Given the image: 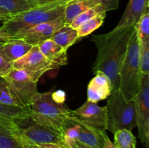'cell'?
<instances>
[{
  "label": "cell",
  "mask_w": 149,
  "mask_h": 148,
  "mask_svg": "<svg viewBox=\"0 0 149 148\" xmlns=\"http://www.w3.org/2000/svg\"><path fill=\"white\" fill-rule=\"evenodd\" d=\"M61 147H62V148H70L69 147L66 146V145H63Z\"/></svg>",
  "instance_id": "obj_37"
},
{
  "label": "cell",
  "mask_w": 149,
  "mask_h": 148,
  "mask_svg": "<svg viewBox=\"0 0 149 148\" xmlns=\"http://www.w3.org/2000/svg\"><path fill=\"white\" fill-rule=\"evenodd\" d=\"M65 92L63 90H58L55 92L52 93V98L55 102L59 103V104H63L65 100Z\"/></svg>",
  "instance_id": "obj_30"
},
{
  "label": "cell",
  "mask_w": 149,
  "mask_h": 148,
  "mask_svg": "<svg viewBox=\"0 0 149 148\" xmlns=\"http://www.w3.org/2000/svg\"><path fill=\"white\" fill-rule=\"evenodd\" d=\"M107 128L112 133L119 130L131 131L136 127V113L134 100L127 101L119 91H113L106 105Z\"/></svg>",
  "instance_id": "obj_5"
},
{
  "label": "cell",
  "mask_w": 149,
  "mask_h": 148,
  "mask_svg": "<svg viewBox=\"0 0 149 148\" xmlns=\"http://www.w3.org/2000/svg\"><path fill=\"white\" fill-rule=\"evenodd\" d=\"M134 26H116L111 31L104 34L92 35L91 41L95 44L97 57L93 65V72L103 73L111 83L112 91H119V73L127 52L128 43Z\"/></svg>",
  "instance_id": "obj_1"
},
{
  "label": "cell",
  "mask_w": 149,
  "mask_h": 148,
  "mask_svg": "<svg viewBox=\"0 0 149 148\" xmlns=\"http://www.w3.org/2000/svg\"><path fill=\"white\" fill-rule=\"evenodd\" d=\"M0 116L13 120H22L30 117L29 107H17L0 103Z\"/></svg>",
  "instance_id": "obj_23"
},
{
  "label": "cell",
  "mask_w": 149,
  "mask_h": 148,
  "mask_svg": "<svg viewBox=\"0 0 149 148\" xmlns=\"http://www.w3.org/2000/svg\"><path fill=\"white\" fill-rule=\"evenodd\" d=\"M4 78L15 93L22 104L25 107H29L31 97L39 92L37 82L31 79L23 70L14 68H12Z\"/></svg>",
  "instance_id": "obj_10"
},
{
  "label": "cell",
  "mask_w": 149,
  "mask_h": 148,
  "mask_svg": "<svg viewBox=\"0 0 149 148\" xmlns=\"http://www.w3.org/2000/svg\"><path fill=\"white\" fill-rule=\"evenodd\" d=\"M139 42L149 40V10L146 12L135 25Z\"/></svg>",
  "instance_id": "obj_26"
},
{
  "label": "cell",
  "mask_w": 149,
  "mask_h": 148,
  "mask_svg": "<svg viewBox=\"0 0 149 148\" xmlns=\"http://www.w3.org/2000/svg\"><path fill=\"white\" fill-rule=\"evenodd\" d=\"M87 86V101L97 103L109 98L112 92L111 83L107 75L97 71Z\"/></svg>",
  "instance_id": "obj_13"
},
{
  "label": "cell",
  "mask_w": 149,
  "mask_h": 148,
  "mask_svg": "<svg viewBox=\"0 0 149 148\" xmlns=\"http://www.w3.org/2000/svg\"><path fill=\"white\" fill-rule=\"evenodd\" d=\"M99 1L106 12L116 10L119 3V0H99Z\"/></svg>",
  "instance_id": "obj_29"
},
{
  "label": "cell",
  "mask_w": 149,
  "mask_h": 148,
  "mask_svg": "<svg viewBox=\"0 0 149 148\" xmlns=\"http://www.w3.org/2000/svg\"><path fill=\"white\" fill-rule=\"evenodd\" d=\"M103 148H117L114 145V144L112 143L111 141L109 139L107 134L104 135V142H103Z\"/></svg>",
  "instance_id": "obj_34"
},
{
  "label": "cell",
  "mask_w": 149,
  "mask_h": 148,
  "mask_svg": "<svg viewBox=\"0 0 149 148\" xmlns=\"http://www.w3.org/2000/svg\"><path fill=\"white\" fill-rule=\"evenodd\" d=\"M136 126L141 143L149 145V74L141 76L138 94L135 98Z\"/></svg>",
  "instance_id": "obj_6"
},
{
  "label": "cell",
  "mask_w": 149,
  "mask_h": 148,
  "mask_svg": "<svg viewBox=\"0 0 149 148\" xmlns=\"http://www.w3.org/2000/svg\"><path fill=\"white\" fill-rule=\"evenodd\" d=\"M0 103L4 105L17 107H26L13 91L4 78H0Z\"/></svg>",
  "instance_id": "obj_21"
},
{
  "label": "cell",
  "mask_w": 149,
  "mask_h": 148,
  "mask_svg": "<svg viewBox=\"0 0 149 148\" xmlns=\"http://www.w3.org/2000/svg\"><path fill=\"white\" fill-rule=\"evenodd\" d=\"M74 120L100 131H106L107 128L106 107H100L97 103L86 101L81 107L72 110L70 116Z\"/></svg>",
  "instance_id": "obj_9"
},
{
  "label": "cell",
  "mask_w": 149,
  "mask_h": 148,
  "mask_svg": "<svg viewBox=\"0 0 149 148\" xmlns=\"http://www.w3.org/2000/svg\"><path fill=\"white\" fill-rule=\"evenodd\" d=\"M38 6L33 0H0V10L11 17Z\"/></svg>",
  "instance_id": "obj_20"
},
{
  "label": "cell",
  "mask_w": 149,
  "mask_h": 148,
  "mask_svg": "<svg viewBox=\"0 0 149 148\" xmlns=\"http://www.w3.org/2000/svg\"><path fill=\"white\" fill-rule=\"evenodd\" d=\"M28 118L17 120V122L19 124L26 126V127L19 126H20V136L27 148L33 145H43V144H55L62 146V136L60 133L52 129L36 123L32 120L31 118V122L28 123Z\"/></svg>",
  "instance_id": "obj_8"
},
{
  "label": "cell",
  "mask_w": 149,
  "mask_h": 148,
  "mask_svg": "<svg viewBox=\"0 0 149 148\" xmlns=\"http://www.w3.org/2000/svg\"><path fill=\"white\" fill-rule=\"evenodd\" d=\"M33 1H35L38 5H43V4L55 2V1H62V0H33Z\"/></svg>",
  "instance_id": "obj_35"
},
{
  "label": "cell",
  "mask_w": 149,
  "mask_h": 148,
  "mask_svg": "<svg viewBox=\"0 0 149 148\" xmlns=\"http://www.w3.org/2000/svg\"><path fill=\"white\" fill-rule=\"evenodd\" d=\"M29 148H30V147H29Z\"/></svg>",
  "instance_id": "obj_38"
},
{
  "label": "cell",
  "mask_w": 149,
  "mask_h": 148,
  "mask_svg": "<svg viewBox=\"0 0 149 148\" xmlns=\"http://www.w3.org/2000/svg\"><path fill=\"white\" fill-rule=\"evenodd\" d=\"M139 49L141 75L149 74V40L139 42Z\"/></svg>",
  "instance_id": "obj_27"
},
{
  "label": "cell",
  "mask_w": 149,
  "mask_h": 148,
  "mask_svg": "<svg viewBox=\"0 0 149 148\" xmlns=\"http://www.w3.org/2000/svg\"><path fill=\"white\" fill-rule=\"evenodd\" d=\"M71 0H62L49 4L38 5L26 12L13 16L3 22L1 28L13 38L41 23L63 17L67 3Z\"/></svg>",
  "instance_id": "obj_2"
},
{
  "label": "cell",
  "mask_w": 149,
  "mask_h": 148,
  "mask_svg": "<svg viewBox=\"0 0 149 148\" xmlns=\"http://www.w3.org/2000/svg\"><path fill=\"white\" fill-rule=\"evenodd\" d=\"M29 110L32 120L52 129L61 136L64 123L72 113L64 103L55 102L51 92H38L33 95L30 100Z\"/></svg>",
  "instance_id": "obj_3"
},
{
  "label": "cell",
  "mask_w": 149,
  "mask_h": 148,
  "mask_svg": "<svg viewBox=\"0 0 149 148\" xmlns=\"http://www.w3.org/2000/svg\"><path fill=\"white\" fill-rule=\"evenodd\" d=\"M106 16V12L100 13L80 25L78 28L77 29L79 37L81 39L84 36L91 34L93 31L99 28L104 23Z\"/></svg>",
  "instance_id": "obj_22"
},
{
  "label": "cell",
  "mask_w": 149,
  "mask_h": 148,
  "mask_svg": "<svg viewBox=\"0 0 149 148\" xmlns=\"http://www.w3.org/2000/svg\"><path fill=\"white\" fill-rule=\"evenodd\" d=\"M29 147L30 148H62V147L59 145H55V144H43V145H33V146H30Z\"/></svg>",
  "instance_id": "obj_33"
},
{
  "label": "cell",
  "mask_w": 149,
  "mask_h": 148,
  "mask_svg": "<svg viewBox=\"0 0 149 148\" xmlns=\"http://www.w3.org/2000/svg\"><path fill=\"white\" fill-rule=\"evenodd\" d=\"M139 40L135 26L128 43L127 52L119 73V91L127 101L135 100L141 78Z\"/></svg>",
  "instance_id": "obj_4"
},
{
  "label": "cell",
  "mask_w": 149,
  "mask_h": 148,
  "mask_svg": "<svg viewBox=\"0 0 149 148\" xmlns=\"http://www.w3.org/2000/svg\"><path fill=\"white\" fill-rule=\"evenodd\" d=\"M149 10V0H130L117 27L135 26L141 16Z\"/></svg>",
  "instance_id": "obj_14"
},
{
  "label": "cell",
  "mask_w": 149,
  "mask_h": 148,
  "mask_svg": "<svg viewBox=\"0 0 149 148\" xmlns=\"http://www.w3.org/2000/svg\"><path fill=\"white\" fill-rule=\"evenodd\" d=\"M63 145L69 147L70 148H93L87 145L81 143L78 140H69L63 142Z\"/></svg>",
  "instance_id": "obj_31"
},
{
  "label": "cell",
  "mask_w": 149,
  "mask_h": 148,
  "mask_svg": "<svg viewBox=\"0 0 149 148\" xmlns=\"http://www.w3.org/2000/svg\"><path fill=\"white\" fill-rule=\"evenodd\" d=\"M50 39L64 49L68 50V48L74 45L80 38L77 34V29L65 23L54 33Z\"/></svg>",
  "instance_id": "obj_19"
},
{
  "label": "cell",
  "mask_w": 149,
  "mask_h": 148,
  "mask_svg": "<svg viewBox=\"0 0 149 148\" xmlns=\"http://www.w3.org/2000/svg\"><path fill=\"white\" fill-rule=\"evenodd\" d=\"M65 24L63 17H59L52 21L41 23L20 33L16 39H22L26 43L37 46L42 42L50 39L52 35L59 28Z\"/></svg>",
  "instance_id": "obj_11"
},
{
  "label": "cell",
  "mask_w": 149,
  "mask_h": 148,
  "mask_svg": "<svg viewBox=\"0 0 149 148\" xmlns=\"http://www.w3.org/2000/svg\"><path fill=\"white\" fill-rule=\"evenodd\" d=\"M33 46L22 39L16 38H13L2 44L4 54L13 62L24 56Z\"/></svg>",
  "instance_id": "obj_18"
},
{
  "label": "cell",
  "mask_w": 149,
  "mask_h": 148,
  "mask_svg": "<svg viewBox=\"0 0 149 148\" xmlns=\"http://www.w3.org/2000/svg\"><path fill=\"white\" fill-rule=\"evenodd\" d=\"M58 67L40 52L38 46H33L28 53L13 63V68L23 70L31 79L37 83L43 74Z\"/></svg>",
  "instance_id": "obj_7"
},
{
  "label": "cell",
  "mask_w": 149,
  "mask_h": 148,
  "mask_svg": "<svg viewBox=\"0 0 149 148\" xmlns=\"http://www.w3.org/2000/svg\"><path fill=\"white\" fill-rule=\"evenodd\" d=\"M12 39H13V36L0 27V44L6 43Z\"/></svg>",
  "instance_id": "obj_32"
},
{
  "label": "cell",
  "mask_w": 149,
  "mask_h": 148,
  "mask_svg": "<svg viewBox=\"0 0 149 148\" xmlns=\"http://www.w3.org/2000/svg\"><path fill=\"white\" fill-rule=\"evenodd\" d=\"M11 17V16L9 14H7V13L4 12L3 11L0 10V22H4L7 20L10 19Z\"/></svg>",
  "instance_id": "obj_36"
},
{
  "label": "cell",
  "mask_w": 149,
  "mask_h": 148,
  "mask_svg": "<svg viewBox=\"0 0 149 148\" xmlns=\"http://www.w3.org/2000/svg\"><path fill=\"white\" fill-rule=\"evenodd\" d=\"M114 145L117 148H136V138L131 131L122 129L113 133Z\"/></svg>",
  "instance_id": "obj_24"
},
{
  "label": "cell",
  "mask_w": 149,
  "mask_h": 148,
  "mask_svg": "<svg viewBox=\"0 0 149 148\" xmlns=\"http://www.w3.org/2000/svg\"><path fill=\"white\" fill-rule=\"evenodd\" d=\"M79 123L80 124V128L77 140L93 148H103L104 135L106 133V131H100L89 127L80 122Z\"/></svg>",
  "instance_id": "obj_17"
},
{
  "label": "cell",
  "mask_w": 149,
  "mask_h": 148,
  "mask_svg": "<svg viewBox=\"0 0 149 148\" xmlns=\"http://www.w3.org/2000/svg\"><path fill=\"white\" fill-rule=\"evenodd\" d=\"M3 44H0V78H4L13 68V62L6 56L3 51Z\"/></svg>",
  "instance_id": "obj_28"
},
{
  "label": "cell",
  "mask_w": 149,
  "mask_h": 148,
  "mask_svg": "<svg viewBox=\"0 0 149 148\" xmlns=\"http://www.w3.org/2000/svg\"><path fill=\"white\" fill-rule=\"evenodd\" d=\"M99 4V0H71L68 1L64 10V23L69 25L79 15Z\"/></svg>",
  "instance_id": "obj_16"
},
{
  "label": "cell",
  "mask_w": 149,
  "mask_h": 148,
  "mask_svg": "<svg viewBox=\"0 0 149 148\" xmlns=\"http://www.w3.org/2000/svg\"><path fill=\"white\" fill-rule=\"evenodd\" d=\"M37 46L40 52L51 62L59 66L68 64L67 50L57 44L51 39H47Z\"/></svg>",
  "instance_id": "obj_15"
},
{
  "label": "cell",
  "mask_w": 149,
  "mask_h": 148,
  "mask_svg": "<svg viewBox=\"0 0 149 148\" xmlns=\"http://www.w3.org/2000/svg\"><path fill=\"white\" fill-rule=\"evenodd\" d=\"M0 148H27L16 120L0 116Z\"/></svg>",
  "instance_id": "obj_12"
},
{
  "label": "cell",
  "mask_w": 149,
  "mask_h": 148,
  "mask_svg": "<svg viewBox=\"0 0 149 148\" xmlns=\"http://www.w3.org/2000/svg\"><path fill=\"white\" fill-rule=\"evenodd\" d=\"M103 12H106V10H104V8L100 4H99V5L95 6V7H93V8L90 9V10H87V11L79 15L75 19L73 20V21L70 23L69 26L71 28H73L77 29L80 25L82 24L85 21H87V20L92 18L94 16L100 14V13Z\"/></svg>",
  "instance_id": "obj_25"
}]
</instances>
